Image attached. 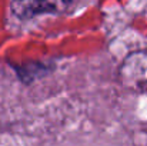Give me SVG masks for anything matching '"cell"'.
I'll return each mask as SVG.
<instances>
[{"mask_svg": "<svg viewBox=\"0 0 147 146\" xmlns=\"http://www.w3.org/2000/svg\"><path fill=\"white\" fill-rule=\"evenodd\" d=\"M69 3L64 1H24V3H13L11 9L20 17H30L40 13H60L66 9Z\"/></svg>", "mask_w": 147, "mask_h": 146, "instance_id": "cell-2", "label": "cell"}, {"mask_svg": "<svg viewBox=\"0 0 147 146\" xmlns=\"http://www.w3.org/2000/svg\"><path fill=\"white\" fill-rule=\"evenodd\" d=\"M120 77L129 88H142L147 83V52H134L120 67Z\"/></svg>", "mask_w": 147, "mask_h": 146, "instance_id": "cell-1", "label": "cell"}]
</instances>
